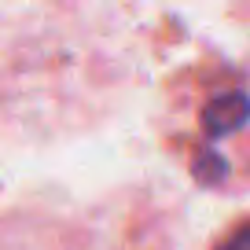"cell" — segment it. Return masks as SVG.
I'll use <instances>...</instances> for the list:
<instances>
[{
    "instance_id": "6da1fadb",
    "label": "cell",
    "mask_w": 250,
    "mask_h": 250,
    "mask_svg": "<svg viewBox=\"0 0 250 250\" xmlns=\"http://www.w3.org/2000/svg\"><path fill=\"white\" fill-rule=\"evenodd\" d=\"M247 118H250V100L243 92H225V96H213L203 107V129L206 136L221 140V136L239 133L247 125Z\"/></svg>"
},
{
    "instance_id": "3957f363",
    "label": "cell",
    "mask_w": 250,
    "mask_h": 250,
    "mask_svg": "<svg viewBox=\"0 0 250 250\" xmlns=\"http://www.w3.org/2000/svg\"><path fill=\"white\" fill-rule=\"evenodd\" d=\"M217 250H250V221H247V225H239V228H235V232L228 235V239L221 243Z\"/></svg>"
},
{
    "instance_id": "7a4b0ae2",
    "label": "cell",
    "mask_w": 250,
    "mask_h": 250,
    "mask_svg": "<svg viewBox=\"0 0 250 250\" xmlns=\"http://www.w3.org/2000/svg\"><path fill=\"white\" fill-rule=\"evenodd\" d=\"M195 177L203 180V184H210V180H221V177H225V158L213 155V151H206V155L195 162Z\"/></svg>"
}]
</instances>
